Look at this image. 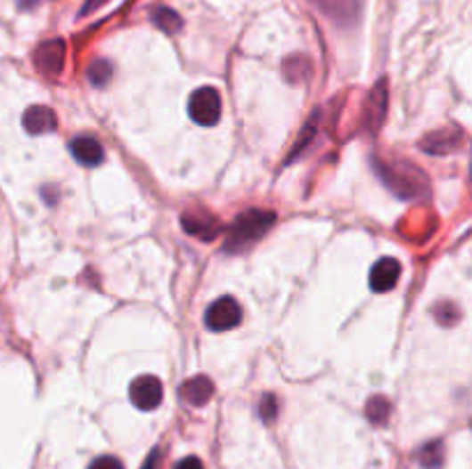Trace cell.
<instances>
[{
  "instance_id": "5",
  "label": "cell",
  "mask_w": 472,
  "mask_h": 469,
  "mask_svg": "<svg viewBox=\"0 0 472 469\" xmlns=\"http://www.w3.org/2000/svg\"><path fill=\"white\" fill-rule=\"evenodd\" d=\"M129 398L132 403L136 405L143 412H152L161 405V398H164V386L161 380L155 376H141L132 382L129 386Z\"/></svg>"
},
{
  "instance_id": "2",
  "label": "cell",
  "mask_w": 472,
  "mask_h": 469,
  "mask_svg": "<svg viewBox=\"0 0 472 469\" xmlns=\"http://www.w3.org/2000/svg\"><path fill=\"white\" fill-rule=\"evenodd\" d=\"M277 214L270 210H247L240 216H235L233 226L228 230L226 242H224V251L226 254H242L249 247H254L258 239L270 230Z\"/></svg>"
},
{
  "instance_id": "12",
  "label": "cell",
  "mask_w": 472,
  "mask_h": 469,
  "mask_svg": "<svg viewBox=\"0 0 472 469\" xmlns=\"http://www.w3.org/2000/svg\"><path fill=\"white\" fill-rule=\"evenodd\" d=\"M212 393H215V384H212L210 377L206 376L191 377V380H187L180 386V396H183L191 408H203L212 398Z\"/></svg>"
},
{
  "instance_id": "7",
  "label": "cell",
  "mask_w": 472,
  "mask_h": 469,
  "mask_svg": "<svg viewBox=\"0 0 472 469\" xmlns=\"http://www.w3.org/2000/svg\"><path fill=\"white\" fill-rule=\"evenodd\" d=\"M313 5L339 26H353L360 17V0H313Z\"/></svg>"
},
{
  "instance_id": "18",
  "label": "cell",
  "mask_w": 472,
  "mask_h": 469,
  "mask_svg": "<svg viewBox=\"0 0 472 469\" xmlns=\"http://www.w3.org/2000/svg\"><path fill=\"white\" fill-rule=\"evenodd\" d=\"M419 460H422L424 467H440V463H443V444H440V441H434V444L424 447Z\"/></svg>"
},
{
  "instance_id": "4",
  "label": "cell",
  "mask_w": 472,
  "mask_h": 469,
  "mask_svg": "<svg viewBox=\"0 0 472 469\" xmlns=\"http://www.w3.org/2000/svg\"><path fill=\"white\" fill-rule=\"evenodd\" d=\"M242 322V309L233 297H222L206 311V325L210 331H231Z\"/></svg>"
},
{
  "instance_id": "20",
  "label": "cell",
  "mask_w": 472,
  "mask_h": 469,
  "mask_svg": "<svg viewBox=\"0 0 472 469\" xmlns=\"http://www.w3.org/2000/svg\"><path fill=\"white\" fill-rule=\"evenodd\" d=\"M88 469H125V467L116 456H102V458H94Z\"/></svg>"
},
{
  "instance_id": "6",
  "label": "cell",
  "mask_w": 472,
  "mask_h": 469,
  "mask_svg": "<svg viewBox=\"0 0 472 469\" xmlns=\"http://www.w3.org/2000/svg\"><path fill=\"white\" fill-rule=\"evenodd\" d=\"M35 65L45 77H58L65 67V42L49 39L45 44H39L35 51Z\"/></svg>"
},
{
  "instance_id": "15",
  "label": "cell",
  "mask_w": 472,
  "mask_h": 469,
  "mask_svg": "<svg viewBox=\"0 0 472 469\" xmlns=\"http://www.w3.org/2000/svg\"><path fill=\"white\" fill-rule=\"evenodd\" d=\"M389 412H392V405H389L387 398L383 396H373L367 403V419L371 421L373 425H383L387 424Z\"/></svg>"
},
{
  "instance_id": "9",
  "label": "cell",
  "mask_w": 472,
  "mask_h": 469,
  "mask_svg": "<svg viewBox=\"0 0 472 469\" xmlns=\"http://www.w3.org/2000/svg\"><path fill=\"white\" fill-rule=\"evenodd\" d=\"M183 228L191 235V238H200L210 242L222 232L219 221L210 214V212H184L183 214Z\"/></svg>"
},
{
  "instance_id": "3",
  "label": "cell",
  "mask_w": 472,
  "mask_h": 469,
  "mask_svg": "<svg viewBox=\"0 0 472 469\" xmlns=\"http://www.w3.org/2000/svg\"><path fill=\"white\" fill-rule=\"evenodd\" d=\"M189 116L196 125H203V127L217 125L219 117H222V97H219L217 90L210 88V85L196 90L189 97Z\"/></svg>"
},
{
  "instance_id": "19",
  "label": "cell",
  "mask_w": 472,
  "mask_h": 469,
  "mask_svg": "<svg viewBox=\"0 0 472 469\" xmlns=\"http://www.w3.org/2000/svg\"><path fill=\"white\" fill-rule=\"evenodd\" d=\"M277 409H279V403H277V396H273V393H265L261 400V416L265 424H273L274 419H277Z\"/></svg>"
},
{
  "instance_id": "1",
  "label": "cell",
  "mask_w": 472,
  "mask_h": 469,
  "mask_svg": "<svg viewBox=\"0 0 472 469\" xmlns=\"http://www.w3.org/2000/svg\"><path fill=\"white\" fill-rule=\"evenodd\" d=\"M373 168H376V173L380 175V180L387 184L389 191L401 196V198L412 200L427 193V177H424V173L419 171V168H415V166L408 164V161L373 159Z\"/></svg>"
},
{
  "instance_id": "24",
  "label": "cell",
  "mask_w": 472,
  "mask_h": 469,
  "mask_svg": "<svg viewBox=\"0 0 472 469\" xmlns=\"http://www.w3.org/2000/svg\"><path fill=\"white\" fill-rule=\"evenodd\" d=\"M157 463H159V451H152L151 456H148V460H145V465L141 469H157Z\"/></svg>"
},
{
  "instance_id": "11",
  "label": "cell",
  "mask_w": 472,
  "mask_h": 469,
  "mask_svg": "<svg viewBox=\"0 0 472 469\" xmlns=\"http://www.w3.org/2000/svg\"><path fill=\"white\" fill-rule=\"evenodd\" d=\"M23 127L28 133H49L56 132L58 127V116L49 106H30L26 113H23Z\"/></svg>"
},
{
  "instance_id": "10",
  "label": "cell",
  "mask_w": 472,
  "mask_h": 469,
  "mask_svg": "<svg viewBox=\"0 0 472 469\" xmlns=\"http://www.w3.org/2000/svg\"><path fill=\"white\" fill-rule=\"evenodd\" d=\"M69 152L77 159V164L85 166V168H94L104 161V148L94 136H77L69 143Z\"/></svg>"
},
{
  "instance_id": "8",
  "label": "cell",
  "mask_w": 472,
  "mask_h": 469,
  "mask_svg": "<svg viewBox=\"0 0 472 469\" xmlns=\"http://www.w3.org/2000/svg\"><path fill=\"white\" fill-rule=\"evenodd\" d=\"M401 265L395 258H380L369 274V286L373 293H389L399 283Z\"/></svg>"
},
{
  "instance_id": "16",
  "label": "cell",
  "mask_w": 472,
  "mask_h": 469,
  "mask_svg": "<svg viewBox=\"0 0 472 469\" xmlns=\"http://www.w3.org/2000/svg\"><path fill=\"white\" fill-rule=\"evenodd\" d=\"M283 69H286V78H289V81L300 83L309 77L312 65H309V61L302 58V55H293V58H289V61L283 62Z\"/></svg>"
},
{
  "instance_id": "14",
  "label": "cell",
  "mask_w": 472,
  "mask_h": 469,
  "mask_svg": "<svg viewBox=\"0 0 472 469\" xmlns=\"http://www.w3.org/2000/svg\"><path fill=\"white\" fill-rule=\"evenodd\" d=\"M152 23L168 35L178 33L180 28H183V19H180L178 12H173L171 7H159V10H155V14H152Z\"/></svg>"
},
{
  "instance_id": "23",
  "label": "cell",
  "mask_w": 472,
  "mask_h": 469,
  "mask_svg": "<svg viewBox=\"0 0 472 469\" xmlns=\"http://www.w3.org/2000/svg\"><path fill=\"white\" fill-rule=\"evenodd\" d=\"M175 469H206L203 467V463H200L196 456H189V458H183L178 465H175Z\"/></svg>"
},
{
  "instance_id": "21",
  "label": "cell",
  "mask_w": 472,
  "mask_h": 469,
  "mask_svg": "<svg viewBox=\"0 0 472 469\" xmlns=\"http://www.w3.org/2000/svg\"><path fill=\"white\" fill-rule=\"evenodd\" d=\"M313 132H316V117H313L312 122H306L305 133H302V138H300V141H297V148L293 150V155L289 157V164H290V159H293V157L297 155V152H300V150L306 148V143H309V141H312V138H313Z\"/></svg>"
},
{
  "instance_id": "17",
  "label": "cell",
  "mask_w": 472,
  "mask_h": 469,
  "mask_svg": "<svg viewBox=\"0 0 472 469\" xmlns=\"http://www.w3.org/2000/svg\"><path fill=\"white\" fill-rule=\"evenodd\" d=\"M111 77H113L111 62L94 61L93 65L88 67V78H90V83H93L94 88H104L106 83L111 81Z\"/></svg>"
},
{
  "instance_id": "22",
  "label": "cell",
  "mask_w": 472,
  "mask_h": 469,
  "mask_svg": "<svg viewBox=\"0 0 472 469\" xmlns=\"http://www.w3.org/2000/svg\"><path fill=\"white\" fill-rule=\"evenodd\" d=\"M106 3H109V0H88V3L81 7V14H78V17H88V14H93V12L100 10L102 5H106Z\"/></svg>"
},
{
  "instance_id": "13",
  "label": "cell",
  "mask_w": 472,
  "mask_h": 469,
  "mask_svg": "<svg viewBox=\"0 0 472 469\" xmlns=\"http://www.w3.org/2000/svg\"><path fill=\"white\" fill-rule=\"evenodd\" d=\"M459 141H461L459 129H443V132H435L424 138L422 150H427L431 155H444V152L459 148Z\"/></svg>"
}]
</instances>
